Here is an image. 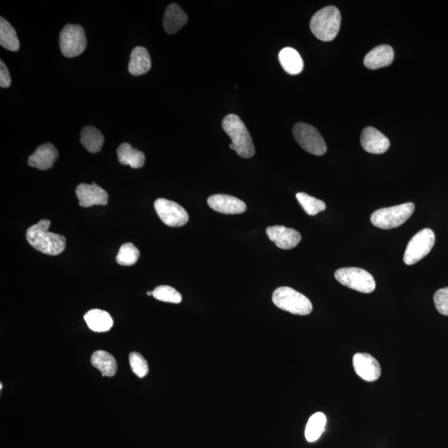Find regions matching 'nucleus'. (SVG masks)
Wrapping results in <instances>:
<instances>
[{
	"label": "nucleus",
	"mask_w": 448,
	"mask_h": 448,
	"mask_svg": "<svg viewBox=\"0 0 448 448\" xmlns=\"http://www.w3.org/2000/svg\"><path fill=\"white\" fill-rule=\"evenodd\" d=\"M50 225V221L43 219L27 230L26 237L36 250L50 256H57L64 252L66 239L64 236L49 232Z\"/></svg>",
	"instance_id": "f257e3e1"
},
{
	"label": "nucleus",
	"mask_w": 448,
	"mask_h": 448,
	"mask_svg": "<svg viewBox=\"0 0 448 448\" xmlns=\"http://www.w3.org/2000/svg\"><path fill=\"white\" fill-rule=\"evenodd\" d=\"M222 127L230 137L236 153L241 158H252L255 154L253 139L239 116L234 114L226 115L223 120Z\"/></svg>",
	"instance_id": "f03ea898"
},
{
	"label": "nucleus",
	"mask_w": 448,
	"mask_h": 448,
	"mask_svg": "<svg viewBox=\"0 0 448 448\" xmlns=\"http://www.w3.org/2000/svg\"><path fill=\"white\" fill-rule=\"evenodd\" d=\"M342 15L337 8L327 6L316 12L310 22L312 32L318 39L330 42L339 34Z\"/></svg>",
	"instance_id": "7ed1b4c3"
},
{
	"label": "nucleus",
	"mask_w": 448,
	"mask_h": 448,
	"mask_svg": "<svg viewBox=\"0 0 448 448\" xmlns=\"http://www.w3.org/2000/svg\"><path fill=\"white\" fill-rule=\"evenodd\" d=\"M272 302L281 310L294 315L307 316L313 310L312 304L306 295L288 286L276 289L272 294Z\"/></svg>",
	"instance_id": "20e7f679"
},
{
	"label": "nucleus",
	"mask_w": 448,
	"mask_h": 448,
	"mask_svg": "<svg viewBox=\"0 0 448 448\" xmlns=\"http://www.w3.org/2000/svg\"><path fill=\"white\" fill-rule=\"evenodd\" d=\"M414 209L413 203L380 209L372 214L370 220L374 226L381 230H392L405 223L414 214Z\"/></svg>",
	"instance_id": "39448f33"
},
{
	"label": "nucleus",
	"mask_w": 448,
	"mask_h": 448,
	"mask_svg": "<svg viewBox=\"0 0 448 448\" xmlns=\"http://www.w3.org/2000/svg\"><path fill=\"white\" fill-rule=\"evenodd\" d=\"M335 279L340 284L362 293H371L375 290L373 276L364 269L358 267L340 268L335 273Z\"/></svg>",
	"instance_id": "423d86ee"
},
{
	"label": "nucleus",
	"mask_w": 448,
	"mask_h": 448,
	"mask_svg": "<svg viewBox=\"0 0 448 448\" xmlns=\"http://www.w3.org/2000/svg\"><path fill=\"white\" fill-rule=\"evenodd\" d=\"M86 33L82 26L67 24L61 31L59 46L62 55L66 57H78L87 48Z\"/></svg>",
	"instance_id": "0eeeda50"
},
{
	"label": "nucleus",
	"mask_w": 448,
	"mask_h": 448,
	"mask_svg": "<svg viewBox=\"0 0 448 448\" xmlns=\"http://www.w3.org/2000/svg\"><path fill=\"white\" fill-rule=\"evenodd\" d=\"M293 133L295 140L309 153L318 156L326 153L327 147L324 139L312 125L302 122L295 124Z\"/></svg>",
	"instance_id": "6e6552de"
},
{
	"label": "nucleus",
	"mask_w": 448,
	"mask_h": 448,
	"mask_svg": "<svg viewBox=\"0 0 448 448\" xmlns=\"http://www.w3.org/2000/svg\"><path fill=\"white\" fill-rule=\"evenodd\" d=\"M435 244V234L430 228H424L416 234L407 244L403 262L411 266L421 261L431 252Z\"/></svg>",
	"instance_id": "1a4fd4ad"
},
{
	"label": "nucleus",
	"mask_w": 448,
	"mask_h": 448,
	"mask_svg": "<svg viewBox=\"0 0 448 448\" xmlns=\"http://www.w3.org/2000/svg\"><path fill=\"white\" fill-rule=\"evenodd\" d=\"M155 209L161 221L169 227H182L189 221V214L182 206L165 199L155 202Z\"/></svg>",
	"instance_id": "9d476101"
},
{
	"label": "nucleus",
	"mask_w": 448,
	"mask_h": 448,
	"mask_svg": "<svg viewBox=\"0 0 448 448\" xmlns=\"http://www.w3.org/2000/svg\"><path fill=\"white\" fill-rule=\"evenodd\" d=\"M356 374L367 382H374L381 375V367L375 358L367 353H357L353 357Z\"/></svg>",
	"instance_id": "9b49d317"
},
{
	"label": "nucleus",
	"mask_w": 448,
	"mask_h": 448,
	"mask_svg": "<svg viewBox=\"0 0 448 448\" xmlns=\"http://www.w3.org/2000/svg\"><path fill=\"white\" fill-rule=\"evenodd\" d=\"M76 195L79 200V205L83 208L92 207L93 205H106L108 203V194L96 183H92V185L80 183L76 189Z\"/></svg>",
	"instance_id": "f8f14e48"
},
{
	"label": "nucleus",
	"mask_w": 448,
	"mask_h": 448,
	"mask_svg": "<svg viewBox=\"0 0 448 448\" xmlns=\"http://www.w3.org/2000/svg\"><path fill=\"white\" fill-rule=\"evenodd\" d=\"M269 239L281 249L289 250L297 246L302 240V235L297 230L284 226L268 227L266 230Z\"/></svg>",
	"instance_id": "ddd939ff"
},
{
	"label": "nucleus",
	"mask_w": 448,
	"mask_h": 448,
	"mask_svg": "<svg viewBox=\"0 0 448 448\" xmlns=\"http://www.w3.org/2000/svg\"><path fill=\"white\" fill-rule=\"evenodd\" d=\"M360 142L363 149L371 154H384L391 146L388 139L374 127L364 129Z\"/></svg>",
	"instance_id": "4468645a"
},
{
	"label": "nucleus",
	"mask_w": 448,
	"mask_h": 448,
	"mask_svg": "<svg viewBox=\"0 0 448 448\" xmlns=\"http://www.w3.org/2000/svg\"><path fill=\"white\" fill-rule=\"evenodd\" d=\"M208 204L214 211L224 214H239L246 211L244 201L227 195H214L208 199Z\"/></svg>",
	"instance_id": "2eb2a0df"
},
{
	"label": "nucleus",
	"mask_w": 448,
	"mask_h": 448,
	"mask_svg": "<svg viewBox=\"0 0 448 448\" xmlns=\"http://www.w3.org/2000/svg\"><path fill=\"white\" fill-rule=\"evenodd\" d=\"M57 158L56 147L52 143H46L38 147L34 153L29 156L28 164L31 167L46 170L52 167Z\"/></svg>",
	"instance_id": "dca6fc26"
},
{
	"label": "nucleus",
	"mask_w": 448,
	"mask_h": 448,
	"mask_svg": "<svg viewBox=\"0 0 448 448\" xmlns=\"http://www.w3.org/2000/svg\"><path fill=\"white\" fill-rule=\"evenodd\" d=\"M394 57L393 49L389 45H379L372 49L364 59L367 69L375 70L381 67L388 66L392 64Z\"/></svg>",
	"instance_id": "f3484780"
},
{
	"label": "nucleus",
	"mask_w": 448,
	"mask_h": 448,
	"mask_svg": "<svg viewBox=\"0 0 448 448\" xmlns=\"http://www.w3.org/2000/svg\"><path fill=\"white\" fill-rule=\"evenodd\" d=\"M188 21L187 13L176 4H172L164 12L163 25L165 32L176 34Z\"/></svg>",
	"instance_id": "a211bd4d"
},
{
	"label": "nucleus",
	"mask_w": 448,
	"mask_h": 448,
	"mask_svg": "<svg viewBox=\"0 0 448 448\" xmlns=\"http://www.w3.org/2000/svg\"><path fill=\"white\" fill-rule=\"evenodd\" d=\"M150 69L151 59L147 49L144 47L134 48L129 62V73L133 76H140L146 74Z\"/></svg>",
	"instance_id": "6ab92c4d"
},
{
	"label": "nucleus",
	"mask_w": 448,
	"mask_h": 448,
	"mask_svg": "<svg viewBox=\"0 0 448 448\" xmlns=\"http://www.w3.org/2000/svg\"><path fill=\"white\" fill-rule=\"evenodd\" d=\"M279 62L286 73L290 75H298L304 69V62L301 55L297 50L291 48H285L279 52Z\"/></svg>",
	"instance_id": "aec40b11"
},
{
	"label": "nucleus",
	"mask_w": 448,
	"mask_h": 448,
	"mask_svg": "<svg viewBox=\"0 0 448 448\" xmlns=\"http://www.w3.org/2000/svg\"><path fill=\"white\" fill-rule=\"evenodd\" d=\"M118 157L120 164L130 165L132 169H140L145 164V154L137 149H134L128 143H123L119 146Z\"/></svg>",
	"instance_id": "412c9836"
},
{
	"label": "nucleus",
	"mask_w": 448,
	"mask_h": 448,
	"mask_svg": "<svg viewBox=\"0 0 448 448\" xmlns=\"http://www.w3.org/2000/svg\"><path fill=\"white\" fill-rule=\"evenodd\" d=\"M84 320L87 322L89 328L95 332H106L113 326V320L110 314L98 309L89 311L84 316Z\"/></svg>",
	"instance_id": "4be33fe9"
},
{
	"label": "nucleus",
	"mask_w": 448,
	"mask_h": 448,
	"mask_svg": "<svg viewBox=\"0 0 448 448\" xmlns=\"http://www.w3.org/2000/svg\"><path fill=\"white\" fill-rule=\"evenodd\" d=\"M92 364L102 372L103 376H107V377H113L118 371L115 358L104 351H97L93 354Z\"/></svg>",
	"instance_id": "5701e85b"
},
{
	"label": "nucleus",
	"mask_w": 448,
	"mask_h": 448,
	"mask_svg": "<svg viewBox=\"0 0 448 448\" xmlns=\"http://www.w3.org/2000/svg\"><path fill=\"white\" fill-rule=\"evenodd\" d=\"M80 143L88 151L97 153L102 149L104 136L96 127H86L80 132Z\"/></svg>",
	"instance_id": "b1692460"
},
{
	"label": "nucleus",
	"mask_w": 448,
	"mask_h": 448,
	"mask_svg": "<svg viewBox=\"0 0 448 448\" xmlns=\"http://www.w3.org/2000/svg\"><path fill=\"white\" fill-rule=\"evenodd\" d=\"M0 45L12 52H17L20 48L15 29L3 17L0 19Z\"/></svg>",
	"instance_id": "393cba45"
},
{
	"label": "nucleus",
	"mask_w": 448,
	"mask_h": 448,
	"mask_svg": "<svg viewBox=\"0 0 448 448\" xmlns=\"http://www.w3.org/2000/svg\"><path fill=\"white\" fill-rule=\"evenodd\" d=\"M326 424V416L323 413H316L313 414L308 420L304 431V436L309 442H314L318 440L323 433Z\"/></svg>",
	"instance_id": "a878e982"
},
{
	"label": "nucleus",
	"mask_w": 448,
	"mask_h": 448,
	"mask_svg": "<svg viewBox=\"0 0 448 448\" xmlns=\"http://www.w3.org/2000/svg\"><path fill=\"white\" fill-rule=\"evenodd\" d=\"M297 199L304 212L310 215V216H315V215L324 211L326 209L325 202L314 198V197L306 194V192H298Z\"/></svg>",
	"instance_id": "bb28decb"
},
{
	"label": "nucleus",
	"mask_w": 448,
	"mask_h": 448,
	"mask_svg": "<svg viewBox=\"0 0 448 448\" xmlns=\"http://www.w3.org/2000/svg\"><path fill=\"white\" fill-rule=\"evenodd\" d=\"M140 257L138 248L132 243H127L120 246L116 262L122 266H132L136 263Z\"/></svg>",
	"instance_id": "cd10ccee"
},
{
	"label": "nucleus",
	"mask_w": 448,
	"mask_h": 448,
	"mask_svg": "<svg viewBox=\"0 0 448 448\" xmlns=\"http://www.w3.org/2000/svg\"><path fill=\"white\" fill-rule=\"evenodd\" d=\"M153 297L158 301L178 304L182 302V295L169 286H160L153 290Z\"/></svg>",
	"instance_id": "c85d7f7f"
},
{
	"label": "nucleus",
	"mask_w": 448,
	"mask_h": 448,
	"mask_svg": "<svg viewBox=\"0 0 448 448\" xmlns=\"http://www.w3.org/2000/svg\"><path fill=\"white\" fill-rule=\"evenodd\" d=\"M130 365L133 373L138 376L139 378H144L149 372V366L140 353L132 352L129 356Z\"/></svg>",
	"instance_id": "c756f323"
},
{
	"label": "nucleus",
	"mask_w": 448,
	"mask_h": 448,
	"mask_svg": "<svg viewBox=\"0 0 448 448\" xmlns=\"http://www.w3.org/2000/svg\"><path fill=\"white\" fill-rule=\"evenodd\" d=\"M433 300L437 311L442 315L448 316V288L438 290L434 294Z\"/></svg>",
	"instance_id": "7c9ffc66"
},
{
	"label": "nucleus",
	"mask_w": 448,
	"mask_h": 448,
	"mask_svg": "<svg viewBox=\"0 0 448 448\" xmlns=\"http://www.w3.org/2000/svg\"><path fill=\"white\" fill-rule=\"evenodd\" d=\"M11 78L8 67L1 60L0 61V87L7 88L10 87Z\"/></svg>",
	"instance_id": "2f4dec72"
},
{
	"label": "nucleus",
	"mask_w": 448,
	"mask_h": 448,
	"mask_svg": "<svg viewBox=\"0 0 448 448\" xmlns=\"http://www.w3.org/2000/svg\"><path fill=\"white\" fill-rule=\"evenodd\" d=\"M147 295H153V291H148Z\"/></svg>",
	"instance_id": "473e14b6"
},
{
	"label": "nucleus",
	"mask_w": 448,
	"mask_h": 448,
	"mask_svg": "<svg viewBox=\"0 0 448 448\" xmlns=\"http://www.w3.org/2000/svg\"><path fill=\"white\" fill-rule=\"evenodd\" d=\"M230 149H231V150H234V145H232V143H231V144L230 145Z\"/></svg>",
	"instance_id": "72a5a7b5"
}]
</instances>
